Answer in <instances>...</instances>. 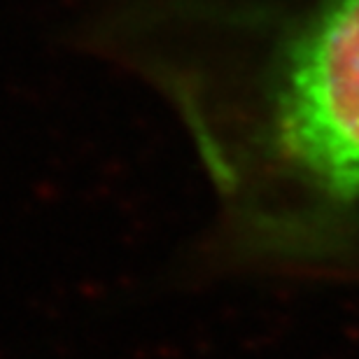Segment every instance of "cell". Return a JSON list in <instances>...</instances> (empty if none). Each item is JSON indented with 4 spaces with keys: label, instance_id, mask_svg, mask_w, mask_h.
<instances>
[{
    "label": "cell",
    "instance_id": "obj_1",
    "mask_svg": "<svg viewBox=\"0 0 359 359\" xmlns=\"http://www.w3.org/2000/svg\"><path fill=\"white\" fill-rule=\"evenodd\" d=\"M114 42L241 233L359 250V0H119Z\"/></svg>",
    "mask_w": 359,
    "mask_h": 359
}]
</instances>
